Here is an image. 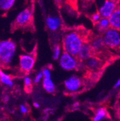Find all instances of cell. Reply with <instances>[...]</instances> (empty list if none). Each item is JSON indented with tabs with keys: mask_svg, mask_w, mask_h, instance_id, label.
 <instances>
[{
	"mask_svg": "<svg viewBox=\"0 0 120 121\" xmlns=\"http://www.w3.org/2000/svg\"><path fill=\"white\" fill-rule=\"evenodd\" d=\"M84 42L82 34L78 30H69L63 36L62 48L63 51L77 56Z\"/></svg>",
	"mask_w": 120,
	"mask_h": 121,
	"instance_id": "cell-1",
	"label": "cell"
},
{
	"mask_svg": "<svg viewBox=\"0 0 120 121\" xmlns=\"http://www.w3.org/2000/svg\"><path fill=\"white\" fill-rule=\"evenodd\" d=\"M17 53V45L12 40H0V64L7 66L10 65Z\"/></svg>",
	"mask_w": 120,
	"mask_h": 121,
	"instance_id": "cell-2",
	"label": "cell"
},
{
	"mask_svg": "<svg viewBox=\"0 0 120 121\" xmlns=\"http://www.w3.org/2000/svg\"><path fill=\"white\" fill-rule=\"evenodd\" d=\"M105 46L110 50L120 51V30L109 27L101 35Z\"/></svg>",
	"mask_w": 120,
	"mask_h": 121,
	"instance_id": "cell-3",
	"label": "cell"
},
{
	"mask_svg": "<svg viewBox=\"0 0 120 121\" xmlns=\"http://www.w3.org/2000/svg\"><path fill=\"white\" fill-rule=\"evenodd\" d=\"M58 60L61 68L66 71H71L79 69L81 66V64L83 63L82 61H80L76 56H73L65 51L62 53Z\"/></svg>",
	"mask_w": 120,
	"mask_h": 121,
	"instance_id": "cell-4",
	"label": "cell"
},
{
	"mask_svg": "<svg viewBox=\"0 0 120 121\" xmlns=\"http://www.w3.org/2000/svg\"><path fill=\"white\" fill-rule=\"evenodd\" d=\"M36 58L33 53H23L19 56V67L24 73L30 72L35 64Z\"/></svg>",
	"mask_w": 120,
	"mask_h": 121,
	"instance_id": "cell-5",
	"label": "cell"
},
{
	"mask_svg": "<svg viewBox=\"0 0 120 121\" xmlns=\"http://www.w3.org/2000/svg\"><path fill=\"white\" fill-rule=\"evenodd\" d=\"M83 86L82 79L77 75H72L64 82V87L69 93H75L80 91Z\"/></svg>",
	"mask_w": 120,
	"mask_h": 121,
	"instance_id": "cell-6",
	"label": "cell"
},
{
	"mask_svg": "<svg viewBox=\"0 0 120 121\" xmlns=\"http://www.w3.org/2000/svg\"><path fill=\"white\" fill-rule=\"evenodd\" d=\"M33 19V12L31 8L26 7L20 11L14 20V24L18 27H25L30 23Z\"/></svg>",
	"mask_w": 120,
	"mask_h": 121,
	"instance_id": "cell-7",
	"label": "cell"
},
{
	"mask_svg": "<svg viewBox=\"0 0 120 121\" xmlns=\"http://www.w3.org/2000/svg\"><path fill=\"white\" fill-rule=\"evenodd\" d=\"M118 6L119 4L115 0H105L99 7L98 12L100 14L101 17L109 18Z\"/></svg>",
	"mask_w": 120,
	"mask_h": 121,
	"instance_id": "cell-8",
	"label": "cell"
},
{
	"mask_svg": "<svg viewBox=\"0 0 120 121\" xmlns=\"http://www.w3.org/2000/svg\"><path fill=\"white\" fill-rule=\"evenodd\" d=\"M93 55H94V51L91 47V45H90L89 43L84 42L76 57L78 58V59L80 61L84 62Z\"/></svg>",
	"mask_w": 120,
	"mask_h": 121,
	"instance_id": "cell-9",
	"label": "cell"
},
{
	"mask_svg": "<svg viewBox=\"0 0 120 121\" xmlns=\"http://www.w3.org/2000/svg\"><path fill=\"white\" fill-rule=\"evenodd\" d=\"M46 25L51 32H56L61 27V18L55 15H50L46 19Z\"/></svg>",
	"mask_w": 120,
	"mask_h": 121,
	"instance_id": "cell-10",
	"label": "cell"
},
{
	"mask_svg": "<svg viewBox=\"0 0 120 121\" xmlns=\"http://www.w3.org/2000/svg\"><path fill=\"white\" fill-rule=\"evenodd\" d=\"M83 64L88 69L92 70V71L99 70L103 66V63L101 61V60L94 55H93L89 58H88L86 61H84Z\"/></svg>",
	"mask_w": 120,
	"mask_h": 121,
	"instance_id": "cell-11",
	"label": "cell"
},
{
	"mask_svg": "<svg viewBox=\"0 0 120 121\" xmlns=\"http://www.w3.org/2000/svg\"><path fill=\"white\" fill-rule=\"evenodd\" d=\"M89 44L94 51V53H101L104 51L105 48H107L101 36H96L93 38L90 41Z\"/></svg>",
	"mask_w": 120,
	"mask_h": 121,
	"instance_id": "cell-12",
	"label": "cell"
},
{
	"mask_svg": "<svg viewBox=\"0 0 120 121\" xmlns=\"http://www.w3.org/2000/svg\"><path fill=\"white\" fill-rule=\"evenodd\" d=\"M109 20L111 27L120 30V6L119 5L109 16Z\"/></svg>",
	"mask_w": 120,
	"mask_h": 121,
	"instance_id": "cell-13",
	"label": "cell"
},
{
	"mask_svg": "<svg viewBox=\"0 0 120 121\" xmlns=\"http://www.w3.org/2000/svg\"><path fill=\"white\" fill-rule=\"evenodd\" d=\"M95 27L96 29L97 30V31H99V33L102 34L103 32H105L107 29L110 27L109 18L101 17L97 22L95 23Z\"/></svg>",
	"mask_w": 120,
	"mask_h": 121,
	"instance_id": "cell-14",
	"label": "cell"
},
{
	"mask_svg": "<svg viewBox=\"0 0 120 121\" xmlns=\"http://www.w3.org/2000/svg\"><path fill=\"white\" fill-rule=\"evenodd\" d=\"M42 86L44 89L48 93H54L55 91V85L51 77H43L42 78Z\"/></svg>",
	"mask_w": 120,
	"mask_h": 121,
	"instance_id": "cell-15",
	"label": "cell"
},
{
	"mask_svg": "<svg viewBox=\"0 0 120 121\" xmlns=\"http://www.w3.org/2000/svg\"><path fill=\"white\" fill-rule=\"evenodd\" d=\"M107 117H108V112H107V109L105 108L101 107L96 110V113L92 120L93 121H103V120H106Z\"/></svg>",
	"mask_w": 120,
	"mask_h": 121,
	"instance_id": "cell-16",
	"label": "cell"
},
{
	"mask_svg": "<svg viewBox=\"0 0 120 121\" xmlns=\"http://www.w3.org/2000/svg\"><path fill=\"white\" fill-rule=\"evenodd\" d=\"M0 82L9 87H12L14 85V82L11 76L2 69H0Z\"/></svg>",
	"mask_w": 120,
	"mask_h": 121,
	"instance_id": "cell-17",
	"label": "cell"
},
{
	"mask_svg": "<svg viewBox=\"0 0 120 121\" xmlns=\"http://www.w3.org/2000/svg\"><path fill=\"white\" fill-rule=\"evenodd\" d=\"M16 0H0V12H7L14 5Z\"/></svg>",
	"mask_w": 120,
	"mask_h": 121,
	"instance_id": "cell-18",
	"label": "cell"
},
{
	"mask_svg": "<svg viewBox=\"0 0 120 121\" xmlns=\"http://www.w3.org/2000/svg\"><path fill=\"white\" fill-rule=\"evenodd\" d=\"M63 53V48L60 44H55L53 47V54L52 57L53 60H58Z\"/></svg>",
	"mask_w": 120,
	"mask_h": 121,
	"instance_id": "cell-19",
	"label": "cell"
},
{
	"mask_svg": "<svg viewBox=\"0 0 120 121\" xmlns=\"http://www.w3.org/2000/svg\"><path fill=\"white\" fill-rule=\"evenodd\" d=\"M24 84H25L26 90L27 92H29L32 89V84H33V81L31 78L29 77H25L24 78Z\"/></svg>",
	"mask_w": 120,
	"mask_h": 121,
	"instance_id": "cell-20",
	"label": "cell"
},
{
	"mask_svg": "<svg viewBox=\"0 0 120 121\" xmlns=\"http://www.w3.org/2000/svg\"><path fill=\"white\" fill-rule=\"evenodd\" d=\"M42 78H43V75H42V73L41 71L35 75V77L33 79V82L35 84H38L39 82H41V80H42Z\"/></svg>",
	"mask_w": 120,
	"mask_h": 121,
	"instance_id": "cell-21",
	"label": "cell"
},
{
	"mask_svg": "<svg viewBox=\"0 0 120 121\" xmlns=\"http://www.w3.org/2000/svg\"><path fill=\"white\" fill-rule=\"evenodd\" d=\"M42 73L43 75V77H51V71L48 67L44 68L42 70Z\"/></svg>",
	"mask_w": 120,
	"mask_h": 121,
	"instance_id": "cell-22",
	"label": "cell"
},
{
	"mask_svg": "<svg viewBox=\"0 0 120 121\" xmlns=\"http://www.w3.org/2000/svg\"><path fill=\"white\" fill-rule=\"evenodd\" d=\"M101 18V15H100V14L97 12H95V13H94L92 15H91V20L94 22V23H96V22H97Z\"/></svg>",
	"mask_w": 120,
	"mask_h": 121,
	"instance_id": "cell-23",
	"label": "cell"
},
{
	"mask_svg": "<svg viewBox=\"0 0 120 121\" xmlns=\"http://www.w3.org/2000/svg\"><path fill=\"white\" fill-rule=\"evenodd\" d=\"M20 112H21L22 113H23V114H26V113L28 112V109H27V108L26 107L25 105H24V104L20 105Z\"/></svg>",
	"mask_w": 120,
	"mask_h": 121,
	"instance_id": "cell-24",
	"label": "cell"
},
{
	"mask_svg": "<svg viewBox=\"0 0 120 121\" xmlns=\"http://www.w3.org/2000/svg\"><path fill=\"white\" fill-rule=\"evenodd\" d=\"M120 87V77H119V79L116 82V83L114 84V89H118V88H119Z\"/></svg>",
	"mask_w": 120,
	"mask_h": 121,
	"instance_id": "cell-25",
	"label": "cell"
},
{
	"mask_svg": "<svg viewBox=\"0 0 120 121\" xmlns=\"http://www.w3.org/2000/svg\"><path fill=\"white\" fill-rule=\"evenodd\" d=\"M33 105H34V107L36 108H40V104L37 102H34L33 103Z\"/></svg>",
	"mask_w": 120,
	"mask_h": 121,
	"instance_id": "cell-26",
	"label": "cell"
},
{
	"mask_svg": "<svg viewBox=\"0 0 120 121\" xmlns=\"http://www.w3.org/2000/svg\"><path fill=\"white\" fill-rule=\"evenodd\" d=\"M79 105V103H74V107H78Z\"/></svg>",
	"mask_w": 120,
	"mask_h": 121,
	"instance_id": "cell-27",
	"label": "cell"
},
{
	"mask_svg": "<svg viewBox=\"0 0 120 121\" xmlns=\"http://www.w3.org/2000/svg\"><path fill=\"white\" fill-rule=\"evenodd\" d=\"M119 97H120V93H119Z\"/></svg>",
	"mask_w": 120,
	"mask_h": 121,
	"instance_id": "cell-28",
	"label": "cell"
}]
</instances>
